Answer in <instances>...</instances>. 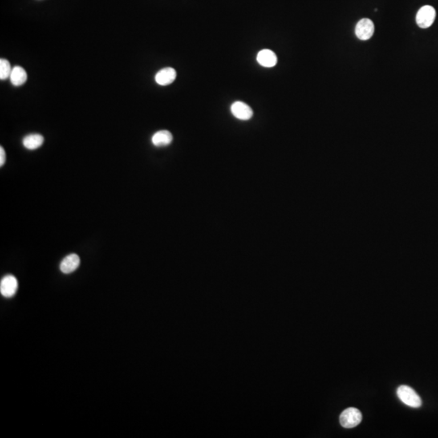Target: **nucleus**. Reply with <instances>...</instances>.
<instances>
[{
  "label": "nucleus",
  "mask_w": 438,
  "mask_h": 438,
  "mask_svg": "<svg viewBox=\"0 0 438 438\" xmlns=\"http://www.w3.org/2000/svg\"><path fill=\"white\" fill-rule=\"evenodd\" d=\"M397 395L404 404L418 408L421 407L422 401L417 393L408 386H400L397 390Z\"/></svg>",
  "instance_id": "f257e3e1"
},
{
  "label": "nucleus",
  "mask_w": 438,
  "mask_h": 438,
  "mask_svg": "<svg viewBox=\"0 0 438 438\" xmlns=\"http://www.w3.org/2000/svg\"><path fill=\"white\" fill-rule=\"evenodd\" d=\"M362 414L360 411L355 407H349L342 411L341 414V425L345 428H352L359 424L362 420Z\"/></svg>",
  "instance_id": "f03ea898"
},
{
  "label": "nucleus",
  "mask_w": 438,
  "mask_h": 438,
  "mask_svg": "<svg viewBox=\"0 0 438 438\" xmlns=\"http://www.w3.org/2000/svg\"><path fill=\"white\" fill-rule=\"evenodd\" d=\"M436 18V11L429 5L422 7L416 15V23L421 29L429 28Z\"/></svg>",
  "instance_id": "7ed1b4c3"
},
{
  "label": "nucleus",
  "mask_w": 438,
  "mask_h": 438,
  "mask_svg": "<svg viewBox=\"0 0 438 438\" xmlns=\"http://www.w3.org/2000/svg\"><path fill=\"white\" fill-rule=\"evenodd\" d=\"M374 24L368 18H363L357 23L355 26V35L359 40L367 41L373 37L374 34Z\"/></svg>",
  "instance_id": "20e7f679"
},
{
  "label": "nucleus",
  "mask_w": 438,
  "mask_h": 438,
  "mask_svg": "<svg viewBox=\"0 0 438 438\" xmlns=\"http://www.w3.org/2000/svg\"><path fill=\"white\" fill-rule=\"evenodd\" d=\"M18 289V282L13 275H7L3 277L0 282V292L6 298L14 297Z\"/></svg>",
  "instance_id": "39448f33"
},
{
  "label": "nucleus",
  "mask_w": 438,
  "mask_h": 438,
  "mask_svg": "<svg viewBox=\"0 0 438 438\" xmlns=\"http://www.w3.org/2000/svg\"><path fill=\"white\" fill-rule=\"evenodd\" d=\"M231 111L234 116L240 119V120H248L250 119L253 115V110L249 106L245 104L244 102H234L231 107Z\"/></svg>",
  "instance_id": "423d86ee"
},
{
  "label": "nucleus",
  "mask_w": 438,
  "mask_h": 438,
  "mask_svg": "<svg viewBox=\"0 0 438 438\" xmlns=\"http://www.w3.org/2000/svg\"><path fill=\"white\" fill-rule=\"evenodd\" d=\"M257 60L262 67H273L277 64V58L275 53L270 50H262L257 54Z\"/></svg>",
  "instance_id": "0eeeda50"
},
{
  "label": "nucleus",
  "mask_w": 438,
  "mask_h": 438,
  "mask_svg": "<svg viewBox=\"0 0 438 438\" xmlns=\"http://www.w3.org/2000/svg\"><path fill=\"white\" fill-rule=\"evenodd\" d=\"M176 78V71L172 67H165L157 73L155 81L160 86H168L173 83Z\"/></svg>",
  "instance_id": "6e6552de"
},
{
  "label": "nucleus",
  "mask_w": 438,
  "mask_h": 438,
  "mask_svg": "<svg viewBox=\"0 0 438 438\" xmlns=\"http://www.w3.org/2000/svg\"><path fill=\"white\" fill-rule=\"evenodd\" d=\"M81 260L78 255L71 253L63 259L60 263V270L63 273H71L79 267Z\"/></svg>",
  "instance_id": "1a4fd4ad"
},
{
  "label": "nucleus",
  "mask_w": 438,
  "mask_h": 438,
  "mask_svg": "<svg viewBox=\"0 0 438 438\" xmlns=\"http://www.w3.org/2000/svg\"><path fill=\"white\" fill-rule=\"evenodd\" d=\"M173 140V136L169 131H159L152 136V143L156 147L169 145Z\"/></svg>",
  "instance_id": "9d476101"
},
{
  "label": "nucleus",
  "mask_w": 438,
  "mask_h": 438,
  "mask_svg": "<svg viewBox=\"0 0 438 438\" xmlns=\"http://www.w3.org/2000/svg\"><path fill=\"white\" fill-rule=\"evenodd\" d=\"M27 81V73L23 67L16 66L11 72L10 82L14 86H21Z\"/></svg>",
  "instance_id": "9b49d317"
},
{
  "label": "nucleus",
  "mask_w": 438,
  "mask_h": 438,
  "mask_svg": "<svg viewBox=\"0 0 438 438\" xmlns=\"http://www.w3.org/2000/svg\"><path fill=\"white\" fill-rule=\"evenodd\" d=\"M44 137L40 134H29L23 139V145L30 151H34L42 145Z\"/></svg>",
  "instance_id": "f8f14e48"
},
{
  "label": "nucleus",
  "mask_w": 438,
  "mask_h": 438,
  "mask_svg": "<svg viewBox=\"0 0 438 438\" xmlns=\"http://www.w3.org/2000/svg\"><path fill=\"white\" fill-rule=\"evenodd\" d=\"M13 68L11 67L10 63L5 58L0 59V79L1 81L10 78L11 72Z\"/></svg>",
  "instance_id": "ddd939ff"
},
{
  "label": "nucleus",
  "mask_w": 438,
  "mask_h": 438,
  "mask_svg": "<svg viewBox=\"0 0 438 438\" xmlns=\"http://www.w3.org/2000/svg\"><path fill=\"white\" fill-rule=\"evenodd\" d=\"M5 161H6V154H5V151L3 148L2 146L0 147V166L3 167L4 164L5 163Z\"/></svg>",
  "instance_id": "4468645a"
}]
</instances>
